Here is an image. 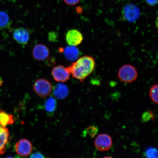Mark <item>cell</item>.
<instances>
[{
  "mask_svg": "<svg viewBox=\"0 0 158 158\" xmlns=\"http://www.w3.org/2000/svg\"><path fill=\"white\" fill-rule=\"evenodd\" d=\"M95 65L93 57L84 55L77 59L68 68L73 77L83 82L93 72Z\"/></svg>",
  "mask_w": 158,
  "mask_h": 158,
  "instance_id": "obj_1",
  "label": "cell"
},
{
  "mask_svg": "<svg viewBox=\"0 0 158 158\" xmlns=\"http://www.w3.org/2000/svg\"><path fill=\"white\" fill-rule=\"evenodd\" d=\"M118 76L121 82L129 84L137 80L138 73L137 69L133 65L127 64L123 65L119 69Z\"/></svg>",
  "mask_w": 158,
  "mask_h": 158,
  "instance_id": "obj_2",
  "label": "cell"
},
{
  "mask_svg": "<svg viewBox=\"0 0 158 158\" xmlns=\"http://www.w3.org/2000/svg\"><path fill=\"white\" fill-rule=\"evenodd\" d=\"M33 88L35 93L42 98L49 96L53 89L51 82L45 79H40L35 81Z\"/></svg>",
  "mask_w": 158,
  "mask_h": 158,
  "instance_id": "obj_3",
  "label": "cell"
},
{
  "mask_svg": "<svg viewBox=\"0 0 158 158\" xmlns=\"http://www.w3.org/2000/svg\"><path fill=\"white\" fill-rule=\"evenodd\" d=\"M140 15L139 8L133 4H128L123 7L122 17L126 21L130 23L135 22L139 19Z\"/></svg>",
  "mask_w": 158,
  "mask_h": 158,
  "instance_id": "obj_4",
  "label": "cell"
},
{
  "mask_svg": "<svg viewBox=\"0 0 158 158\" xmlns=\"http://www.w3.org/2000/svg\"><path fill=\"white\" fill-rule=\"evenodd\" d=\"M96 149L101 152L108 151L112 145V140L110 136L106 134H101L98 135L94 141Z\"/></svg>",
  "mask_w": 158,
  "mask_h": 158,
  "instance_id": "obj_5",
  "label": "cell"
},
{
  "mask_svg": "<svg viewBox=\"0 0 158 158\" xmlns=\"http://www.w3.org/2000/svg\"><path fill=\"white\" fill-rule=\"evenodd\" d=\"M52 74L55 81L64 82L69 80L71 73L68 68L59 65L52 69Z\"/></svg>",
  "mask_w": 158,
  "mask_h": 158,
  "instance_id": "obj_6",
  "label": "cell"
},
{
  "mask_svg": "<svg viewBox=\"0 0 158 158\" xmlns=\"http://www.w3.org/2000/svg\"><path fill=\"white\" fill-rule=\"evenodd\" d=\"M32 149V144L30 141L26 139L19 140L15 145L16 152L21 156H27L31 153Z\"/></svg>",
  "mask_w": 158,
  "mask_h": 158,
  "instance_id": "obj_7",
  "label": "cell"
},
{
  "mask_svg": "<svg viewBox=\"0 0 158 158\" xmlns=\"http://www.w3.org/2000/svg\"><path fill=\"white\" fill-rule=\"evenodd\" d=\"M83 35L80 31L76 29H72L67 31L66 40L69 45L77 46L80 45L83 40Z\"/></svg>",
  "mask_w": 158,
  "mask_h": 158,
  "instance_id": "obj_8",
  "label": "cell"
},
{
  "mask_svg": "<svg viewBox=\"0 0 158 158\" xmlns=\"http://www.w3.org/2000/svg\"><path fill=\"white\" fill-rule=\"evenodd\" d=\"M50 52L46 45L41 44L35 45L33 49L32 56L35 60L44 61L48 58Z\"/></svg>",
  "mask_w": 158,
  "mask_h": 158,
  "instance_id": "obj_9",
  "label": "cell"
},
{
  "mask_svg": "<svg viewBox=\"0 0 158 158\" xmlns=\"http://www.w3.org/2000/svg\"><path fill=\"white\" fill-rule=\"evenodd\" d=\"M14 39L19 44L25 45L28 43L30 36L28 29L24 27H19L14 31L13 33Z\"/></svg>",
  "mask_w": 158,
  "mask_h": 158,
  "instance_id": "obj_10",
  "label": "cell"
},
{
  "mask_svg": "<svg viewBox=\"0 0 158 158\" xmlns=\"http://www.w3.org/2000/svg\"><path fill=\"white\" fill-rule=\"evenodd\" d=\"M59 51L64 53L65 58L69 61L76 60L80 55V50L76 46L69 45L64 48H60Z\"/></svg>",
  "mask_w": 158,
  "mask_h": 158,
  "instance_id": "obj_11",
  "label": "cell"
},
{
  "mask_svg": "<svg viewBox=\"0 0 158 158\" xmlns=\"http://www.w3.org/2000/svg\"><path fill=\"white\" fill-rule=\"evenodd\" d=\"M9 132L8 129L0 126V155H3L9 142Z\"/></svg>",
  "mask_w": 158,
  "mask_h": 158,
  "instance_id": "obj_12",
  "label": "cell"
},
{
  "mask_svg": "<svg viewBox=\"0 0 158 158\" xmlns=\"http://www.w3.org/2000/svg\"><path fill=\"white\" fill-rule=\"evenodd\" d=\"M69 94V89L66 85L58 84L55 86L54 89V94L55 97L62 100L66 98Z\"/></svg>",
  "mask_w": 158,
  "mask_h": 158,
  "instance_id": "obj_13",
  "label": "cell"
},
{
  "mask_svg": "<svg viewBox=\"0 0 158 158\" xmlns=\"http://www.w3.org/2000/svg\"><path fill=\"white\" fill-rule=\"evenodd\" d=\"M14 123V116L0 109V126L4 127Z\"/></svg>",
  "mask_w": 158,
  "mask_h": 158,
  "instance_id": "obj_14",
  "label": "cell"
},
{
  "mask_svg": "<svg viewBox=\"0 0 158 158\" xmlns=\"http://www.w3.org/2000/svg\"><path fill=\"white\" fill-rule=\"evenodd\" d=\"M56 102L55 99L51 97L47 99L45 102L44 108L46 111L48 112H53L56 110Z\"/></svg>",
  "mask_w": 158,
  "mask_h": 158,
  "instance_id": "obj_15",
  "label": "cell"
},
{
  "mask_svg": "<svg viewBox=\"0 0 158 158\" xmlns=\"http://www.w3.org/2000/svg\"><path fill=\"white\" fill-rule=\"evenodd\" d=\"M10 24L8 15L4 11H0V28H5Z\"/></svg>",
  "mask_w": 158,
  "mask_h": 158,
  "instance_id": "obj_16",
  "label": "cell"
},
{
  "mask_svg": "<svg viewBox=\"0 0 158 158\" xmlns=\"http://www.w3.org/2000/svg\"><path fill=\"white\" fill-rule=\"evenodd\" d=\"M98 131V128L96 126H90L85 130L84 135L85 136H89L91 138H93L97 134Z\"/></svg>",
  "mask_w": 158,
  "mask_h": 158,
  "instance_id": "obj_17",
  "label": "cell"
},
{
  "mask_svg": "<svg viewBox=\"0 0 158 158\" xmlns=\"http://www.w3.org/2000/svg\"><path fill=\"white\" fill-rule=\"evenodd\" d=\"M158 85H153L150 89L149 96L153 102L156 104H158Z\"/></svg>",
  "mask_w": 158,
  "mask_h": 158,
  "instance_id": "obj_18",
  "label": "cell"
},
{
  "mask_svg": "<svg viewBox=\"0 0 158 158\" xmlns=\"http://www.w3.org/2000/svg\"><path fill=\"white\" fill-rule=\"evenodd\" d=\"M146 157L149 158L158 157V151L154 148H149L146 150L145 153Z\"/></svg>",
  "mask_w": 158,
  "mask_h": 158,
  "instance_id": "obj_19",
  "label": "cell"
},
{
  "mask_svg": "<svg viewBox=\"0 0 158 158\" xmlns=\"http://www.w3.org/2000/svg\"><path fill=\"white\" fill-rule=\"evenodd\" d=\"M155 118V116L153 112L150 110L144 113L142 116V120L143 122H147L151 119L154 120Z\"/></svg>",
  "mask_w": 158,
  "mask_h": 158,
  "instance_id": "obj_20",
  "label": "cell"
},
{
  "mask_svg": "<svg viewBox=\"0 0 158 158\" xmlns=\"http://www.w3.org/2000/svg\"><path fill=\"white\" fill-rule=\"evenodd\" d=\"M48 39L51 41H56L57 39V35L55 32H51L48 34Z\"/></svg>",
  "mask_w": 158,
  "mask_h": 158,
  "instance_id": "obj_21",
  "label": "cell"
},
{
  "mask_svg": "<svg viewBox=\"0 0 158 158\" xmlns=\"http://www.w3.org/2000/svg\"><path fill=\"white\" fill-rule=\"evenodd\" d=\"M66 4L70 6H74L77 4L80 0H64Z\"/></svg>",
  "mask_w": 158,
  "mask_h": 158,
  "instance_id": "obj_22",
  "label": "cell"
},
{
  "mask_svg": "<svg viewBox=\"0 0 158 158\" xmlns=\"http://www.w3.org/2000/svg\"><path fill=\"white\" fill-rule=\"evenodd\" d=\"M148 4L151 6H155L158 3V0H144Z\"/></svg>",
  "mask_w": 158,
  "mask_h": 158,
  "instance_id": "obj_23",
  "label": "cell"
},
{
  "mask_svg": "<svg viewBox=\"0 0 158 158\" xmlns=\"http://www.w3.org/2000/svg\"><path fill=\"white\" fill-rule=\"evenodd\" d=\"M44 157L42 154L39 153L37 152L33 153L31 155L30 158H44Z\"/></svg>",
  "mask_w": 158,
  "mask_h": 158,
  "instance_id": "obj_24",
  "label": "cell"
},
{
  "mask_svg": "<svg viewBox=\"0 0 158 158\" xmlns=\"http://www.w3.org/2000/svg\"><path fill=\"white\" fill-rule=\"evenodd\" d=\"M3 84V81L2 79L0 78V86L2 85Z\"/></svg>",
  "mask_w": 158,
  "mask_h": 158,
  "instance_id": "obj_25",
  "label": "cell"
}]
</instances>
